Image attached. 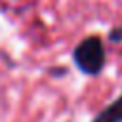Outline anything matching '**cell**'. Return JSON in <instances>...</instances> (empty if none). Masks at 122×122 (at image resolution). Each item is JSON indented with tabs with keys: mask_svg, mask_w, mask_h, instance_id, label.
Masks as SVG:
<instances>
[{
	"mask_svg": "<svg viewBox=\"0 0 122 122\" xmlns=\"http://www.w3.org/2000/svg\"><path fill=\"white\" fill-rule=\"evenodd\" d=\"M111 38H112V40H120V38H122V32H112Z\"/></svg>",
	"mask_w": 122,
	"mask_h": 122,
	"instance_id": "cell-3",
	"label": "cell"
},
{
	"mask_svg": "<svg viewBox=\"0 0 122 122\" xmlns=\"http://www.w3.org/2000/svg\"><path fill=\"white\" fill-rule=\"evenodd\" d=\"M74 61L88 74L99 72L103 69V65H105V48H103V42L97 36L86 38L74 50Z\"/></svg>",
	"mask_w": 122,
	"mask_h": 122,
	"instance_id": "cell-1",
	"label": "cell"
},
{
	"mask_svg": "<svg viewBox=\"0 0 122 122\" xmlns=\"http://www.w3.org/2000/svg\"><path fill=\"white\" fill-rule=\"evenodd\" d=\"M93 122H122V95L112 105L103 109Z\"/></svg>",
	"mask_w": 122,
	"mask_h": 122,
	"instance_id": "cell-2",
	"label": "cell"
}]
</instances>
